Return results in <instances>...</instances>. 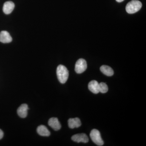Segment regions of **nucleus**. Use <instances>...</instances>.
<instances>
[{"instance_id":"6","label":"nucleus","mask_w":146,"mask_h":146,"mask_svg":"<svg viewBox=\"0 0 146 146\" xmlns=\"http://www.w3.org/2000/svg\"><path fill=\"white\" fill-rule=\"evenodd\" d=\"M48 123L49 125L54 130L58 131L61 128V125L57 118H50L49 120Z\"/></svg>"},{"instance_id":"1","label":"nucleus","mask_w":146,"mask_h":146,"mask_svg":"<svg viewBox=\"0 0 146 146\" xmlns=\"http://www.w3.org/2000/svg\"><path fill=\"white\" fill-rule=\"evenodd\" d=\"M58 79L60 83H65L69 77V71L64 65H60L58 66L56 70Z\"/></svg>"},{"instance_id":"16","label":"nucleus","mask_w":146,"mask_h":146,"mask_svg":"<svg viewBox=\"0 0 146 146\" xmlns=\"http://www.w3.org/2000/svg\"><path fill=\"white\" fill-rule=\"evenodd\" d=\"M124 1V0H116V1H117V2H118L119 3L122 2H123V1Z\"/></svg>"},{"instance_id":"4","label":"nucleus","mask_w":146,"mask_h":146,"mask_svg":"<svg viewBox=\"0 0 146 146\" xmlns=\"http://www.w3.org/2000/svg\"><path fill=\"white\" fill-rule=\"evenodd\" d=\"M87 68V63L86 60L83 58H80L76 63L75 70L78 74H81L86 70Z\"/></svg>"},{"instance_id":"5","label":"nucleus","mask_w":146,"mask_h":146,"mask_svg":"<svg viewBox=\"0 0 146 146\" xmlns=\"http://www.w3.org/2000/svg\"><path fill=\"white\" fill-rule=\"evenodd\" d=\"M72 141L77 143H87L89 141V138L85 133H82L75 134L72 136Z\"/></svg>"},{"instance_id":"7","label":"nucleus","mask_w":146,"mask_h":146,"mask_svg":"<svg viewBox=\"0 0 146 146\" xmlns=\"http://www.w3.org/2000/svg\"><path fill=\"white\" fill-rule=\"evenodd\" d=\"M29 109L28 106L25 104H24L18 108L17 110V113L21 118H26L27 115V111Z\"/></svg>"},{"instance_id":"12","label":"nucleus","mask_w":146,"mask_h":146,"mask_svg":"<svg viewBox=\"0 0 146 146\" xmlns=\"http://www.w3.org/2000/svg\"><path fill=\"white\" fill-rule=\"evenodd\" d=\"M36 131L38 134L41 136H49L50 134L49 131L44 125H41L38 126Z\"/></svg>"},{"instance_id":"9","label":"nucleus","mask_w":146,"mask_h":146,"mask_svg":"<svg viewBox=\"0 0 146 146\" xmlns=\"http://www.w3.org/2000/svg\"><path fill=\"white\" fill-rule=\"evenodd\" d=\"M15 5L12 1H7L5 3L3 7V11L6 14H9L13 11Z\"/></svg>"},{"instance_id":"14","label":"nucleus","mask_w":146,"mask_h":146,"mask_svg":"<svg viewBox=\"0 0 146 146\" xmlns=\"http://www.w3.org/2000/svg\"><path fill=\"white\" fill-rule=\"evenodd\" d=\"M108 87L107 84L104 82L99 83V91L102 94L106 93L108 91Z\"/></svg>"},{"instance_id":"13","label":"nucleus","mask_w":146,"mask_h":146,"mask_svg":"<svg viewBox=\"0 0 146 146\" xmlns=\"http://www.w3.org/2000/svg\"><path fill=\"white\" fill-rule=\"evenodd\" d=\"M100 70L103 74L108 76H111L114 74V71L112 68L107 65H102L100 67Z\"/></svg>"},{"instance_id":"3","label":"nucleus","mask_w":146,"mask_h":146,"mask_svg":"<svg viewBox=\"0 0 146 146\" xmlns=\"http://www.w3.org/2000/svg\"><path fill=\"white\" fill-rule=\"evenodd\" d=\"M90 136L92 141L97 145H103L104 142L102 139L100 133L98 129H93L91 130Z\"/></svg>"},{"instance_id":"2","label":"nucleus","mask_w":146,"mask_h":146,"mask_svg":"<svg viewBox=\"0 0 146 146\" xmlns=\"http://www.w3.org/2000/svg\"><path fill=\"white\" fill-rule=\"evenodd\" d=\"M142 7V4L141 1L138 0H132L127 5L126 10L128 13L133 14L138 12Z\"/></svg>"},{"instance_id":"10","label":"nucleus","mask_w":146,"mask_h":146,"mask_svg":"<svg viewBox=\"0 0 146 146\" xmlns=\"http://www.w3.org/2000/svg\"><path fill=\"white\" fill-rule=\"evenodd\" d=\"M89 90L94 94L99 93V83L96 80H92L89 82L88 85Z\"/></svg>"},{"instance_id":"8","label":"nucleus","mask_w":146,"mask_h":146,"mask_svg":"<svg viewBox=\"0 0 146 146\" xmlns=\"http://www.w3.org/2000/svg\"><path fill=\"white\" fill-rule=\"evenodd\" d=\"M12 41V37L8 32L3 31L0 33V42L3 43H9Z\"/></svg>"},{"instance_id":"15","label":"nucleus","mask_w":146,"mask_h":146,"mask_svg":"<svg viewBox=\"0 0 146 146\" xmlns=\"http://www.w3.org/2000/svg\"><path fill=\"white\" fill-rule=\"evenodd\" d=\"M4 136L3 132L1 129H0V140L3 138Z\"/></svg>"},{"instance_id":"11","label":"nucleus","mask_w":146,"mask_h":146,"mask_svg":"<svg viewBox=\"0 0 146 146\" xmlns=\"http://www.w3.org/2000/svg\"><path fill=\"white\" fill-rule=\"evenodd\" d=\"M68 126L71 129L80 127L81 125V121L78 118L70 119L68 121Z\"/></svg>"}]
</instances>
